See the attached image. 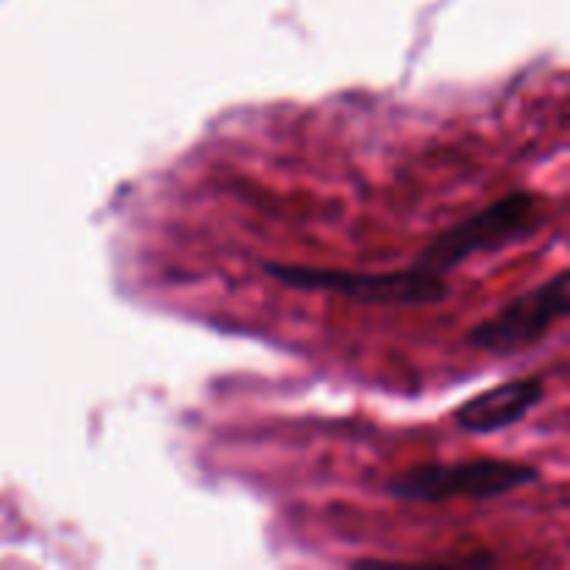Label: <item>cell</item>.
Segmentation results:
<instances>
[{"label":"cell","mask_w":570,"mask_h":570,"mask_svg":"<svg viewBox=\"0 0 570 570\" xmlns=\"http://www.w3.org/2000/svg\"><path fill=\"white\" fill-rule=\"evenodd\" d=\"M265 273L276 278L282 287L301 289V293H334L365 306H434L443 304L451 295L443 276L426 273L415 265L404 271L362 273L265 262Z\"/></svg>","instance_id":"2"},{"label":"cell","mask_w":570,"mask_h":570,"mask_svg":"<svg viewBox=\"0 0 570 570\" xmlns=\"http://www.w3.org/2000/svg\"><path fill=\"white\" fill-rule=\"evenodd\" d=\"M546 399V382L540 376H518L510 382H501L495 387L482 390L473 399H468L460 410H454V423L465 434H488L504 432L518 426L529 417V412L538 410Z\"/></svg>","instance_id":"5"},{"label":"cell","mask_w":570,"mask_h":570,"mask_svg":"<svg viewBox=\"0 0 570 570\" xmlns=\"http://www.w3.org/2000/svg\"><path fill=\"white\" fill-rule=\"evenodd\" d=\"M543 223V200L534 193L518 189V193L504 195V198L493 200L484 209L473 212V215L456 220L454 226L434 234L432 243L417 254V259L412 265L426 273L445 276V273L465 265L471 256L495 254V250H504L510 245L523 243L534 232H540Z\"/></svg>","instance_id":"1"},{"label":"cell","mask_w":570,"mask_h":570,"mask_svg":"<svg viewBox=\"0 0 570 570\" xmlns=\"http://www.w3.org/2000/svg\"><path fill=\"white\" fill-rule=\"evenodd\" d=\"M538 479V468L512 460H468L454 465L426 462L387 479L384 490L410 504H445L454 499L493 501L529 488Z\"/></svg>","instance_id":"3"},{"label":"cell","mask_w":570,"mask_h":570,"mask_svg":"<svg viewBox=\"0 0 570 570\" xmlns=\"http://www.w3.org/2000/svg\"><path fill=\"white\" fill-rule=\"evenodd\" d=\"M568 271L546 278L538 287L507 301L495 315L468 332V345L490 356H518L534 348L568 315Z\"/></svg>","instance_id":"4"}]
</instances>
